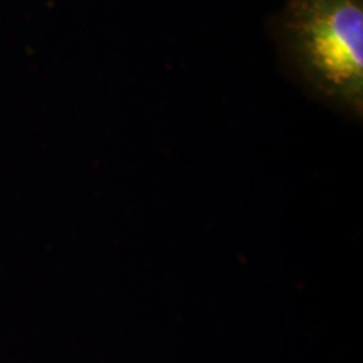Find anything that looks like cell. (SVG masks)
Returning a JSON list of instances; mask_svg holds the SVG:
<instances>
[{
	"label": "cell",
	"mask_w": 363,
	"mask_h": 363,
	"mask_svg": "<svg viewBox=\"0 0 363 363\" xmlns=\"http://www.w3.org/2000/svg\"><path fill=\"white\" fill-rule=\"evenodd\" d=\"M286 66L342 115H363V0H286L271 19Z\"/></svg>",
	"instance_id": "6da1fadb"
}]
</instances>
